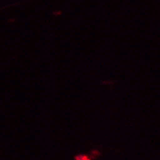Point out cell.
Here are the masks:
<instances>
[{
	"mask_svg": "<svg viewBox=\"0 0 160 160\" xmlns=\"http://www.w3.org/2000/svg\"><path fill=\"white\" fill-rule=\"evenodd\" d=\"M76 160H89V159L86 156H79L76 157Z\"/></svg>",
	"mask_w": 160,
	"mask_h": 160,
	"instance_id": "obj_1",
	"label": "cell"
}]
</instances>
